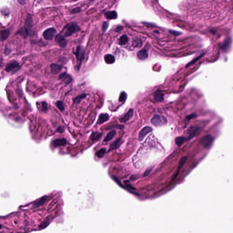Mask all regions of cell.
Here are the masks:
<instances>
[{"instance_id": "cell-1", "label": "cell", "mask_w": 233, "mask_h": 233, "mask_svg": "<svg viewBox=\"0 0 233 233\" xmlns=\"http://www.w3.org/2000/svg\"><path fill=\"white\" fill-rule=\"evenodd\" d=\"M74 54L76 57L78 63L77 69L79 70L82 62L85 58V50L84 48L80 46H78L76 50V51L74 52Z\"/></svg>"}, {"instance_id": "cell-12", "label": "cell", "mask_w": 233, "mask_h": 233, "mask_svg": "<svg viewBox=\"0 0 233 233\" xmlns=\"http://www.w3.org/2000/svg\"><path fill=\"white\" fill-rule=\"evenodd\" d=\"M59 78L67 84L70 83L73 80L71 76L66 73L61 74L59 76Z\"/></svg>"}, {"instance_id": "cell-22", "label": "cell", "mask_w": 233, "mask_h": 233, "mask_svg": "<svg viewBox=\"0 0 233 233\" xmlns=\"http://www.w3.org/2000/svg\"><path fill=\"white\" fill-rule=\"evenodd\" d=\"M104 60L106 63L111 64L114 63L115 61V58L111 54H107L104 56Z\"/></svg>"}, {"instance_id": "cell-21", "label": "cell", "mask_w": 233, "mask_h": 233, "mask_svg": "<svg viewBox=\"0 0 233 233\" xmlns=\"http://www.w3.org/2000/svg\"><path fill=\"white\" fill-rule=\"evenodd\" d=\"M116 134V132L114 130H112L111 131H110L107 135H106V137H105L103 142H107L108 141H109L111 140L114 137V136Z\"/></svg>"}, {"instance_id": "cell-31", "label": "cell", "mask_w": 233, "mask_h": 233, "mask_svg": "<svg viewBox=\"0 0 233 233\" xmlns=\"http://www.w3.org/2000/svg\"><path fill=\"white\" fill-rule=\"evenodd\" d=\"M106 153V149L105 148H101L99 150L96 154V155L98 158H102Z\"/></svg>"}, {"instance_id": "cell-11", "label": "cell", "mask_w": 233, "mask_h": 233, "mask_svg": "<svg viewBox=\"0 0 233 233\" xmlns=\"http://www.w3.org/2000/svg\"><path fill=\"white\" fill-rule=\"evenodd\" d=\"M122 142H122V140L121 138H119L116 139L115 141H114L112 143H111V144H110V145L109 146V148L108 151H110L114 150V149H116L119 148L120 146V145H121V144L122 143Z\"/></svg>"}, {"instance_id": "cell-23", "label": "cell", "mask_w": 233, "mask_h": 233, "mask_svg": "<svg viewBox=\"0 0 233 233\" xmlns=\"http://www.w3.org/2000/svg\"><path fill=\"white\" fill-rule=\"evenodd\" d=\"M17 33L22 36L24 38H26L28 36L29 32L25 27H23L18 30Z\"/></svg>"}, {"instance_id": "cell-14", "label": "cell", "mask_w": 233, "mask_h": 233, "mask_svg": "<svg viewBox=\"0 0 233 233\" xmlns=\"http://www.w3.org/2000/svg\"><path fill=\"white\" fill-rule=\"evenodd\" d=\"M109 119V116L108 114H101L99 116L97 122V123L98 124H101L104 122L108 121Z\"/></svg>"}, {"instance_id": "cell-2", "label": "cell", "mask_w": 233, "mask_h": 233, "mask_svg": "<svg viewBox=\"0 0 233 233\" xmlns=\"http://www.w3.org/2000/svg\"><path fill=\"white\" fill-rule=\"evenodd\" d=\"M65 29L64 36L68 37L72 36L74 33L79 31L80 28L76 23H72L67 25Z\"/></svg>"}, {"instance_id": "cell-25", "label": "cell", "mask_w": 233, "mask_h": 233, "mask_svg": "<svg viewBox=\"0 0 233 233\" xmlns=\"http://www.w3.org/2000/svg\"><path fill=\"white\" fill-rule=\"evenodd\" d=\"M46 198H47V196H44V197L41 198L40 199L37 200L36 201H35L34 202V204L33 205V207H37L40 206V205H41L45 202Z\"/></svg>"}, {"instance_id": "cell-16", "label": "cell", "mask_w": 233, "mask_h": 233, "mask_svg": "<svg viewBox=\"0 0 233 233\" xmlns=\"http://www.w3.org/2000/svg\"><path fill=\"white\" fill-rule=\"evenodd\" d=\"M67 143V140L65 138L57 139L53 142V145L54 147L64 146Z\"/></svg>"}, {"instance_id": "cell-34", "label": "cell", "mask_w": 233, "mask_h": 233, "mask_svg": "<svg viewBox=\"0 0 233 233\" xmlns=\"http://www.w3.org/2000/svg\"><path fill=\"white\" fill-rule=\"evenodd\" d=\"M108 23L106 22H104V23H103L102 24V29H103V31L104 32L106 31L107 30V29L108 28Z\"/></svg>"}, {"instance_id": "cell-33", "label": "cell", "mask_w": 233, "mask_h": 233, "mask_svg": "<svg viewBox=\"0 0 233 233\" xmlns=\"http://www.w3.org/2000/svg\"><path fill=\"white\" fill-rule=\"evenodd\" d=\"M56 106H57L58 108L62 112L65 109L64 106L63 105V103L62 101H57L56 103Z\"/></svg>"}, {"instance_id": "cell-13", "label": "cell", "mask_w": 233, "mask_h": 233, "mask_svg": "<svg viewBox=\"0 0 233 233\" xmlns=\"http://www.w3.org/2000/svg\"><path fill=\"white\" fill-rule=\"evenodd\" d=\"M10 34V31L9 29H5L0 31V41L6 40Z\"/></svg>"}, {"instance_id": "cell-7", "label": "cell", "mask_w": 233, "mask_h": 233, "mask_svg": "<svg viewBox=\"0 0 233 233\" xmlns=\"http://www.w3.org/2000/svg\"><path fill=\"white\" fill-rule=\"evenodd\" d=\"M55 41L59 44L60 46L62 48L65 47L68 43V41L64 38V37L62 34H58L56 35L55 38Z\"/></svg>"}, {"instance_id": "cell-3", "label": "cell", "mask_w": 233, "mask_h": 233, "mask_svg": "<svg viewBox=\"0 0 233 233\" xmlns=\"http://www.w3.org/2000/svg\"><path fill=\"white\" fill-rule=\"evenodd\" d=\"M214 138L210 135H206L203 137L199 141V143L204 148H210L212 145Z\"/></svg>"}, {"instance_id": "cell-41", "label": "cell", "mask_w": 233, "mask_h": 233, "mask_svg": "<svg viewBox=\"0 0 233 233\" xmlns=\"http://www.w3.org/2000/svg\"><path fill=\"white\" fill-rule=\"evenodd\" d=\"M171 32V33L172 34H174V35H179V32H177L176 31H170Z\"/></svg>"}, {"instance_id": "cell-42", "label": "cell", "mask_w": 233, "mask_h": 233, "mask_svg": "<svg viewBox=\"0 0 233 233\" xmlns=\"http://www.w3.org/2000/svg\"><path fill=\"white\" fill-rule=\"evenodd\" d=\"M18 2H19V3H20L21 4H22V5H24V4H26V1H25V0H18Z\"/></svg>"}, {"instance_id": "cell-40", "label": "cell", "mask_w": 233, "mask_h": 233, "mask_svg": "<svg viewBox=\"0 0 233 233\" xmlns=\"http://www.w3.org/2000/svg\"><path fill=\"white\" fill-rule=\"evenodd\" d=\"M122 29H123V27H118L116 29V31L117 32H119L120 31H122Z\"/></svg>"}, {"instance_id": "cell-15", "label": "cell", "mask_w": 233, "mask_h": 233, "mask_svg": "<svg viewBox=\"0 0 233 233\" xmlns=\"http://www.w3.org/2000/svg\"><path fill=\"white\" fill-rule=\"evenodd\" d=\"M51 73L53 74H56L59 73L61 71L62 67L57 64H52L50 66Z\"/></svg>"}, {"instance_id": "cell-27", "label": "cell", "mask_w": 233, "mask_h": 233, "mask_svg": "<svg viewBox=\"0 0 233 233\" xmlns=\"http://www.w3.org/2000/svg\"><path fill=\"white\" fill-rule=\"evenodd\" d=\"M185 140L186 138L183 137H178L176 138L175 141L177 145L180 146L185 142Z\"/></svg>"}, {"instance_id": "cell-28", "label": "cell", "mask_w": 233, "mask_h": 233, "mask_svg": "<svg viewBox=\"0 0 233 233\" xmlns=\"http://www.w3.org/2000/svg\"><path fill=\"white\" fill-rule=\"evenodd\" d=\"M87 97V94H81L79 96H78V97H76V98H75V99H74V102L75 103H79L82 99L85 98V97Z\"/></svg>"}, {"instance_id": "cell-36", "label": "cell", "mask_w": 233, "mask_h": 233, "mask_svg": "<svg viewBox=\"0 0 233 233\" xmlns=\"http://www.w3.org/2000/svg\"><path fill=\"white\" fill-rule=\"evenodd\" d=\"M81 8H79V7H77V8H74L73 9L72 11H71V12L72 13H78L80 11H81Z\"/></svg>"}, {"instance_id": "cell-10", "label": "cell", "mask_w": 233, "mask_h": 233, "mask_svg": "<svg viewBox=\"0 0 233 233\" xmlns=\"http://www.w3.org/2000/svg\"><path fill=\"white\" fill-rule=\"evenodd\" d=\"M133 110L132 109H130L124 116L120 118L119 121L121 123H126L132 118L133 117Z\"/></svg>"}, {"instance_id": "cell-26", "label": "cell", "mask_w": 233, "mask_h": 233, "mask_svg": "<svg viewBox=\"0 0 233 233\" xmlns=\"http://www.w3.org/2000/svg\"><path fill=\"white\" fill-rule=\"evenodd\" d=\"M128 41V37L125 35H123L122 36H121L119 38V44L120 45H123L127 43Z\"/></svg>"}, {"instance_id": "cell-43", "label": "cell", "mask_w": 233, "mask_h": 233, "mask_svg": "<svg viewBox=\"0 0 233 233\" xmlns=\"http://www.w3.org/2000/svg\"><path fill=\"white\" fill-rule=\"evenodd\" d=\"M1 225L0 224V228H1Z\"/></svg>"}, {"instance_id": "cell-30", "label": "cell", "mask_w": 233, "mask_h": 233, "mask_svg": "<svg viewBox=\"0 0 233 233\" xmlns=\"http://www.w3.org/2000/svg\"><path fill=\"white\" fill-rule=\"evenodd\" d=\"M127 97V93L124 91H122L120 95L119 101L121 102H123L126 100Z\"/></svg>"}, {"instance_id": "cell-8", "label": "cell", "mask_w": 233, "mask_h": 233, "mask_svg": "<svg viewBox=\"0 0 233 233\" xmlns=\"http://www.w3.org/2000/svg\"><path fill=\"white\" fill-rule=\"evenodd\" d=\"M152 128L149 126H146L143 128L139 133L138 139L140 141L142 140L149 133H150L151 132H152Z\"/></svg>"}, {"instance_id": "cell-4", "label": "cell", "mask_w": 233, "mask_h": 233, "mask_svg": "<svg viewBox=\"0 0 233 233\" xmlns=\"http://www.w3.org/2000/svg\"><path fill=\"white\" fill-rule=\"evenodd\" d=\"M151 123L155 127H159L164 125L167 123V120L162 118L159 115H155L151 119Z\"/></svg>"}, {"instance_id": "cell-9", "label": "cell", "mask_w": 233, "mask_h": 233, "mask_svg": "<svg viewBox=\"0 0 233 233\" xmlns=\"http://www.w3.org/2000/svg\"><path fill=\"white\" fill-rule=\"evenodd\" d=\"M19 66V63L16 60H13L10 63L7 64V65L6 66L5 70L7 72H10L11 71L18 68Z\"/></svg>"}, {"instance_id": "cell-18", "label": "cell", "mask_w": 233, "mask_h": 233, "mask_svg": "<svg viewBox=\"0 0 233 233\" xmlns=\"http://www.w3.org/2000/svg\"><path fill=\"white\" fill-rule=\"evenodd\" d=\"M32 26H33V21H32V17L31 16L29 15L27 17L24 27L27 29L29 32V30L32 27Z\"/></svg>"}, {"instance_id": "cell-19", "label": "cell", "mask_w": 233, "mask_h": 233, "mask_svg": "<svg viewBox=\"0 0 233 233\" xmlns=\"http://www.w3.org/2000/svg\"><path fill=\"white\" fill-rule=\"evenodd\" d=\"M148 57V52L146 50L144 49L138 51L137 53V57L139 60H144L146 59Z\"/></svg>"}, {"instance_id": "cell-17", "label": "cell", "mask_w": 233, "mask_h": 233, "mask_svg": "<svg viewBox=\"0 0 233 233\" xmlns=\"http://www.w3.org/2000/svg\"><path fill=\"white\" fill-rule=\"evenodd\" d=\"M105 17L109 20L116 19L118 17V14L116 11H108L105 13Z\"/></svg>"}, {"instance_id": "cell-20", "label": "cell", "mask_w": 233, "mask_h": 233, "mask_svg": "<svg viewBox=\"0 0 233 233\" xmlns=\"http://www.w3.org/2000/svg\"><path fill=\"white\" fill-rule=\"evenodd\" d=\"M102 135V133L98 132H93L90 137V139L91 141H98L99 140Z\"/></svg>"}, {"instance_id": "cell-5", "label": "cell", "mask_w": 233, "mask_h": 233, "mask_svg": "<svg viewBox=\"0 0 233 233\" xmlns=\"http://www.w3.org/2000/svg\"><path fill=\"white\" fill-rule=\"evenodd\" d=\"M57 33L56 30L54 28H49L46 29L43 32L44 38L46 40H51Z\"/></svg>"}, {"instance_id": "cell-32", "label": "cell", "mask_w": 233, "mask_h": 233, "mask_svg": "<svg viewBox=\"0 0 233 233\" xmlns=\"http://www.w3.org/2000/svg\"><path fill=\"white\" fill-rule=\"evenodd\" d=\"M155 98L157 102H161L164 100V95L161 93H157L155 95Z\"/></svg>"}, {"instance_id": "cell-6", "label": "cell", "mask_w": 233, "mask_h": 233, "mask_svg": "<svg viewBox=\"0 0 233 233\" xmlns=\"http://www.w3.org/2000/svg\"><path fill=\"white\" fill-rule=\"evenodd\" d=\"M200 128L198 127H191L188 130V139H190L193 137L197 136L199 135L201 132Z\"/></svg>"}, {"instance_id": "cell-35", "label": "cell", "mask_w": 233, "mask_h": 233, "mask_svg": "<svg viewBox=\"0 0 233 233\" xmlns=\"http://www.w3.org/2000/svg\"><path fill=\"white\" fill-rule=\"evenodd\" d=\"M42 108L43 111H46L47 110V104L46 102H42Z\"/></svg>"}, {"instance_id": "cell-39", "label": "cell", "mask_w": 233, "mask_h": 233, "mask_svg": "<svg viewBox=\"0 0 233 233\" xmlns=\"http://www.w3.org/2000/svg\"><path fill=\"white\" fill-rule=\"evenodd\" d=\"M151 170V169H148V170L146 171V172L144 173V176H147V175H148V174H149V173H150V171Z\"/></svg>"}, {"instance_id": "cell-24", "label": "cell", "mask_w": 233, "mask_h": 233, "mask_svg": "<svg viewBox=\"0 0 233 233\" xmlns=\"http://www.w3.org/2000/svg\"><path fill=\"white\" fill-rule=\"evenodd\" d=\"M231 44V39L230 37H228L227 40L225 41L222 46L223 50L224 51H227L229 49V47Z\"/></svg>"}, {"instance_id": "cell-37", "label": "cell", "mask_w": 233, "mask_h": 233, "mask_svg": "<svg viewBox=\"0 0 233 233\" xmlns=\"http://www.w3.org/2000/svg\"><path fill=\"white\" fill-rule=\"evenodd\" d=\"M196 116H197V115H196V114H191L188 115V117H187V118L188 119L190 120L191 119H194V118H196Z\"/></svg>"}, {"instance_id": "cell-38", "label": "cell", "mask_w": 233, "mask_h": 233, "mask_svg": "<svg viewBox=\"0 0 233 233\" xmlns=\"http://www.w3.org/2000/svg\"><path fill=\"white\" fill-rule=\"evenodd\" d=\"M64 131V129L62 127H59L57 129V132H58L60 133H62Z\"/></svg>"}, {"instance_id": "cell-29", "label": "cell", "mask_w": 233, "mask_h": 233, "mask_svg": "<svg viewBox=\"0 0 233 233\" xmlns=\"http://www.w3.org/2000/svg\"><path fill=\"white\" fill-rule=\"evenodd\" d=\"M124 126L123 125H111L107 127L106 128L107 130H109V129H114V128H117V129H119L120 130H122L124 128Z\"/></svg>"}]
</instances>
